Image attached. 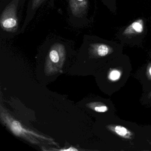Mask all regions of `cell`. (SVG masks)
Returning a JSON list of instances; mask_svg holds the SVG:
<instances>
[{
  "label": "cell",
  "mask_w": 151,
  "mask_h": 151,
  "mask_svg": "<svg viewBox=\"0 0 151 151\" xmlns=\"http://www.w3.org/2000/svg\"><path fill=\"white\" fill-rule=\"evenodd\" d=\"M69 20L76 27L85 24L88 9V0H68Z\"/></svg>",
  "instance_id": "2"
},
{
  "label": "cell",
  "mask_w": 151,
  "mask_h": 151,
  "mask_svg": "<svg viewBox=\"0 0 151 151\" xmlns=\"http://www.w3.org/2000/svg\"><path fill=\"white\" fill-rule=\"evenodd\" d=\"M149 73H150V75L151 76V67L149 69Z\"/></svg>",
  "instance_id": "10"
},
{
  "label": "cell",
  "mask_w": 151,
  "mask_h": 151,
  "mask_svg": "<svg viewBox=\"0 0 151 151\" xmlns=\"http://www.w3.org/2000/svg\"><path fill=\"white\" fill-rule=\"evenodd\" d=\"M61 151H77V149H76V148H73V147H69L68 149H62L61 150Z\"/></svg>",
  "instance_id": "9"
},
{
  "label": "cell",
  "mask_w": 151,
  "mask_h": 151,
  "mask_svg": "<svg viewBox=\"0 0 151 151\" xmlns=\"http://www.w3.org/2000/svg\"><path fill=\"white\" fill-rule=\"evenodd\" d=\"M94 110L98 112H105L107 111L108 108L106 106H100L95 107Z\"/></svg>",
  "instance_id": "8"
},
{
  "label": "cell",
  "mask_w": 151,
  "mask_h": 151,
  "mask_svg": "<svg viewBox=\"0 0 151 151\" xmlns=\"http://www.w3.org/2000/svg\"><path fill=\"white\" fill-rule=\"evenodd\" d=\"M55 0H29L26 16L22 25L21 33L24 32L26 27L34 18L38 10L47 2L52 8L54 6Z\"/></svg>",
  "instance_id": "3"
},
{
  "label": "cell",
  "mask_w": 151,
  "mask_h": 151,
  "mask_svg": "<svg viewBox=\"0 0 151 151\" xmlns=\"http://www.w3.org/2000/svg\"><path fill=\"white\" fill-rule=\"evenodd\" d=\"M115 131L118 135L123 137L126 136L128 134L127 129L123 126H116L115 128Z\"/></svg>",
  "instance_id": "5"
},
{
  "label": "cell",
  "mask_w": 151,
  "mask_h": 151,
  "mask_svg": "<svg viewBox=\"0 0 151 151\" xmlns=\"http://www.w3.org/2000/svg\"><path fill=\"white\" fill-rule=\"evenodd\" d=\"M120 73L117 70H114L111 71L109 75V78L112 80H116L120 78Z\"/></svg>",
  "instance_id": "7"
},
{
  "label": "cell",
  "mask_w": 151,
  "mask_h": 151,
  "mask_svg": "<svg viewBox=\"0 0 151 151\" xmlns=\"http://www.w3.org/2000/svg\"><path fill=\"white\" fill-rule=\"evenodd\" d=\"M27 0H1L0 36L12 38L21 33L23 9Z\"/></svg>",
  "instance_id": "1"
},
{
  "label": "cell",
  "mask_w": 151,
  "mask_h": 151,
  "mask_svg": "<svg viewBox=\"0 0 151 151\" xmlns=\"http://www.w3.org/2000/svg\"><path fill=\"white\" fill-rule=\"evenodd\" d=\"M96 50L98 55L101 57L106 56L109 52L108 47L104 44L99 45L96 47Z\"/></svg>",
  "instance_id": "4"
},
{
  "label": "cell",
  "mask_w": 151,
  "mask_h": 151,
  "mask_svg": "<svg viewBox=\"0 0 151 151\" xmlns=\"http://www.w3.org/2000/svg\"><path fill=\"white\" fill-rule=\"evenodd\" d=\"M132 29L136 32L140 33L143 31V26L142 24L139 22H134L132 24Z\"/></svg>",
  "instance_id": "6"
}]
</instances>
